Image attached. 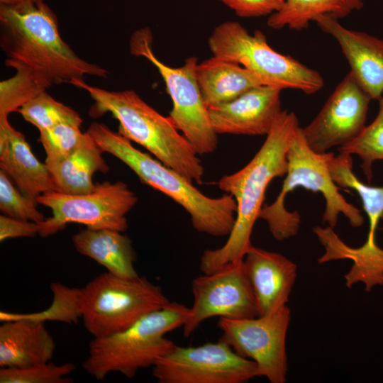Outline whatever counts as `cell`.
Wrapping results in <instances>:
<instances>
[{
	"label": "cell",
	"instance_id": "5b68a950",
	"mask_svg": "<svg viewBox=\"0 0 383 383\" xmlns=\"http://www.w3.org/2000/svg\"><path fill=\"white\" fill-rule=\"evenodd\" d=\"M189 308L177 302L151 312L128 328L89 343L84 370L97 380L118 372L133 378L140 369L153 367L176 345L165 334L183 327Z\"/></svg>",
	"mask_w": 383,
	"mask_h": 383
},
{
	"label": "cell",
	"instance_id": "9c48e42d",
	"mask_svg": "<svg viewBox=\"0 0 383 383\" xmlns=\"http://www.w3.org/2000/svg\"><path fill=\"white\" fill-rule=\"evenodd\" d=\"M152 35L148 28L136 30L130 40V51L150 61L161 75L172 101L170 118L199 155L213 152L218 146L214 131L196 77L197 58L190 57L182 66L170 67L161 62L152 49Z\"/></svg>",
	"mask_w": 383,
	"mask_h": 383
},
{
	"label": "cell",
	"instance_id": "7402d4cb",
	"mask_svg": "<svg viewBox=\"0 0 383 383\" xmlns=\"http://www.w3.org/2000/svg\"><path fill=\"white\" fill-rule=\"evenodd\" d=\"M104 152L88 133H84L76 149L62 161L47 165L57 192L70 194L91 192L96 187L92 177L96 172L106 173L109 167Z\"/></svg>",
	"mask_w": 383,
	"mask_h": 383
},
{
	"label": "cell",
	"instance_id": "8992f818",
	"mask_svg": "<svg viewBox=\"0 0 383 383\" xmlns=\"http://www.w3.org/2000/svg\"><path fill=\"white\" fill-rule=\"evenodd\" d=\"M326 153L313 150L306 142L299 126L287 151V170L282 189L276 199L262 206L260 218L266 221L274 239L283 240L295 236L299 229L301 216L298 211H289L284 205L287 195L297 187L321 193L326 206L323 222L334 228L338 216H345L350 225L359 228L365 219L361 211L340 194L328 170Z\"/></svg>",
	"mask_w": 383,
	"mask_h": 383
},
{
	"label": "cell",
	"instance_id": "9a60e30c",
	"mask_svg": "<svg viewBox=\"0 0 383 383\" xmlns=\"http://www.w3.org/2000/svg\"><path fill=\"white\" fill-rule=\"evenodd\" d=\"M282 90L260 85L231 101L208 108L214 131L217 134L267 135L282 111Z\"/></svg>",
	"mask_w": 383,
	"mask_h": 383
},
{
	"label": "cell",
	"instance_id": "5bb4252c",
	"mask_svg": "<svg viewBox=\"0 0 383 383\" xmlns=\"http://www.w3.org/2000/svg\"><path fill=\"white\" fill-rule=\"evenodd\" d=\"M372 99L349 72L338 84L319 113L302 135L318 153L327 152L352 141L365 127Z\"/></svg>",
	"mask_w": 383,
	"mask_h": 383
},
{
	"label": "cell",
	"instance_id": "7a4b0ae2",
	"mask_svg": "<svg viewBox=\"0 0 383 383\" xmlns=\"http://www.w3.org/2000/svg\"><path fill=\"white\" fill-rule=\"evenodd\" d=\"M299 126L294 112L282 111L252 160L240 170L219 179L218 188L235 200V220L225 244L203 252L200 260L203 274L243 260L252 245L251 233L260 218L267 188L273 179L287 172L289 145Z\"/></svg>",
	"mask_w": 383,
	"mask_h": 383
},
{
	"label": "cell",
	"instance_id": "d6a6232c",
	"mask_svg": "<svg viewBox=\"0 0 383 383\" xmlns=\"http://www.w3.org/2000/svg\"><path fill=\"white\" fill-rule=\"evenodd\" d=\"M244 18L271 15L279 11L284 0H218Z\"/></svg>",
	"mask_w": 383,
	"mask_h": 383
},
{
	"label": "cell",
	"instance_id": "4fadbf2b",
	"mask_svg": "<svg viewBox=\"0 0 383 383\" xmlns=\"http://www.w3.org/2000/svg\"><path fill=\"white\" fill-rule=\"evenodd\" d=\"M192 291L194 301L183 326L184 337L191 335L203 321L212 317L244 319L259 316L243 260L194 278Z\"/></svg>",
	"mask_w": 383,
	"mask_h": 383
},
{
	"label": "cell",
	"instance_id": "7c38bea8",
	"mask_svg": "<svg viewBox=\"0 0 383 383\" xmlns=\"http://www.w3.org/2000/svg\"><path fill=\"white\" fill-rule=\"evenodd\" d=\"M291 318L287 306L265 316L244 319L219 318L221 339L238 355L254 361L257 377L284 383L288 370L286 337Z\"/></svg>",
	"mask_w": 383,
	"mask_h": 383
},
{
	"label": "cell",
	"instance_id": "cb8c5ba5",
	"mask_svg": "<svg viewBox=\"0 0 383 383\" xmlns=\"http://www.w3.org/2000/svg\"><path fill=\"white\" fill-rule=\"evenodd\" d=\"M329 172L340 188L355 190L359 195L369 221L367 235L375 237L379 223L383 219V186L374 187L362 182L353 172L352 155L326 153Z\"/></svg>",
	"mask_w": 383,
	"mask_h": 383
},
{
	"label": "cell",
	"instance_id": "ba28073f",
	"mask_svg": "<svg viewBox=\"0 0 383 383\" xmlns=\"http://www.w3.org/2000/svg\"><path fill=\"white\" fill-rule=\"evenodd\" d=\"M208 45L213 56L241 65L265 85L298 89L306 94L323 87V79L316 70L277 52L261 30L250 34L238 22L226 21L216 26Z\"/></svg>",
	"mask_w": 383,
	"mask_h": 383
},
{
	"label": "cell",
	"instance_id": "6da1fadb",
	"mask_svg": "<svg viewBox=\"0 0 383 383\" xmlns=\"http://www.w3.org/2000/svg\"><path fill=\"white\" fill-rule=\"evenodd\" d=\"M0 28L6 66L30 68L51 87L86 76L106 78L109 74L79 57L62 40L57 18L44 0L0 4Z\"/></svg>",
	"mask_w": 383,
	"mask_h": 383
},
{
	"label": "cell",
	"instance_id": "44dd1931",
	"mask_svg": "<svg viewBox=\"0 0 383 383\" xmlns=\"http://www.w3.org/2000/svg\"><path fill=\"white\" fill-rule=\"evenodd\" d=\"M112 229L81 230L72 236L76 250L95 260L111 274L123 277H138L135 267L136 255L131 239Z\"/></svg>",
	"mask_w": 383,
	"mask_h": 383
},
{
	"label": "cell",
	"instance_id": "ac0fdd59",
	"mask_svg": "<svg viewBox=\"0 0 383 383\" xmlns=\"http://www.w3.org/2000/svg\"><path fill=\"white\" fill-rule=\"evenodd\" d=\"M0 168L23 194L35 201L41 194L56 191L47 165L34 155L25 135L9 118L0 120Z\"/></svg>",
	"mask_w": 383,
	"mask_h": 383
},
{
	"label": "cell",
	"instance_id": "e0dca14e",
	"mask_svg": "<svg viewBox=\"0 0 383 383\" xmlns=\"http://www.w3.org/2000/svg\"><path fill=\"white\" fill-rule=\"evenodd\" d=\"M259 316L287 306L296 279V264L284 255L252 245L243 258Z\"/></svg>",
	"mask_w": 383,
	"mask_h": 383
},
{
	"label": "cell",
	"instance_id": "1f68e13d",
	"mask_svg": "<svg viewBox=\"0 0 383 383\" xmlns=\"http://www.w3.org/2000/svg\"><path fill=\"white\" fill-rule=\"evenodd\" d=\"M37 202L18 191L11 178L0 170V210L10 217L40 223L45 218L36 207Z\"/></svg>",
	"mask_w": 383,
	"mask_h": 383
},
{
	"label": "cell",
	"instance_id": "52a82bcc",
	"mask_svg": "<svg viewBox=\"0 0 383 383\" xmlns=\"http://www.w3.org/2000/svg\"><path fill=\"white\" fill-rule=\"evenodd\" d=\"M84 325L94 338L122 331L170 301L162 289L145 277L123 278L106 272L77 289Z\"/></svg>",
	"mask_w": 383,
	"mask_h": 383
},
{
	"label": "cell",
	"instance_id": "277c9868",
	"mask_svg": "<svg viewBox=\"0 0 383 383\" xmlns=\"http://www.w3.org/2000/svg\"><path fill=\"white\" fill-rule=\"evenodd\" d=\"M103 152L126 165L140 180L161 192L189 215L194 228L214 237L228 235L233 227L237 204L229 194L212 198L193 182L157 159L135 148L131 141L104 123L94 122L87 131Z\"/></svg>",
	"mask_w": 383,
	"mask_h": 383
},
{
	"label": "cell",
	"instance_id": "ffe728a7",
	"mask_svg": "<svg viewBox=\"0 0 383 383\" xmlns=\"http://www.w3.org/2000/svg\"><path fill=\"white\" fill-rule=\"evenodd\" d=\"M196 77L208 108L231 101L253 87L265 85L241 65L213 55L196 65Z\"/></svg>",
	"mask_w": 383,
	"mask_h": 383
},
{
	"label": "cell",
	"instance_id": "484cf974",
	"mask_svg": "<svg viewBox=\"0 0 383 383\" xmlns=\"http://www.w3.org/2000/svg\"><path fill=\"white\" fill-rule=\"evenodd\" d=\"M16 74L0 82V120L17 111L24 104L51 86L33 70L23 66L13 67Z\"/></svg>",
	"mask_w": 383,
	"mask_h": 383
},
{
	"label": "cell",
	"instance_id": "d6986e66",
	"mask_svg": "<svg viewBox=\"0 0 383 383\" xmlns=\"http://www.w3.org/2000/svg\"><path fill=\"white\" fill-rule=\"evenodd\" d=\"M55 342L43 321L13 318L0 326L1 367H25L50 361Z\"/></svg>",
	"mask_w": 383,
	"mask_h": 383
},
{
	"label": "cell",
	"instance_id": "f546056e",
	"mask_svg": "<svg viewBox=\"0 0 383 383\" xmlns=\"http://www.w3.org/2000/svg\"><path fill=\"white\" fill-rule=\"evenodd\" d=\"M51 289L54 299L52 306L47 311L32 314H14L1 311V321L26 318L40 321L51 319L69 323L77 322L79 317H81L77 301V289H70L60 283H52Z\"/></svg>",
	"mask_w": 383,
	"mask_h": 383
},
{
	"label": "cell",
	"instance_id": "83f0119b",
	"mask_svg": "<svg viewBox=\"0 0 383 383\" xmlns=\"http://www.w3.org/2000/svg\"><path fill=\"white\" fill-rule=\"evenodd\" d=\"M378 101L379 110L374 120L352 141L338 148L340 153L356 155L360 158L362 170L370 182L373 162L383 160V94Z\"/></svg>",
	"mask_w": 383,
	"mask_h": 383
},
{
	"label": "cell",
	"instance_id": "d590c367",
	"mask_svg": "<svg viewBox=\"0 0 383 383\" xmlns=\"http://www.w3.org/2000/svg\"><path fill=\"white\" fill-rule=\"evenodd\" d=\"M33 1H42V0H33Z\"/></svg>",
	"mask_w": 383,
	"mask_h": 383
},
{
	"label": "cell",
	"instance_id": "f1b7e54d",
	"mask_svg": "<svg viewBox=\"0 0 383 383\" xmlns=\"http://www.w3.org/2000/svg\"><path fill=\"white\" fill-rule=\"evenodd\" d=\"M71 362L55 365L50 361L25 367H1V383H67V375L75 370Z\"/></svg>",
	"mask_w": 383,
	"mask_h": 383
},
{
	"label": "cell",
	"instance_id": "30bf717a",
	"mask_svg": "<svg viewBox=\"0 0 383 383\" xmlns=\"http://www.w3.org/2000/svg\"><path fill=\"white\" fill-rule=\"evenodd\" d=\"M36 201L52 211L50 217L38 223V235L45 238L61 231L69 223H81L90 229L124 232L128 228L126 214L135 206L138 197L126 183L118 181L97 184L87 194L50 191Z\"/></svg>",
	"mask_w": 383,
	"mask_h": 383
},
{
	"label": "cell",
	"instance_id": "603a6c76",
	"mask_svg": "<svg viewBox=\"0 0 383 383\" xmlns=\"http://www.w3.org/2000/svg\"><path fill=\"white\" fill-rule=\"evenodd\" d=\"M363 6L364 0H284L282 9L269 16L267 25L274 29L301 30L320 16L343 18Z\"/></svg>",
	"mask_w": 383,
	"mask_h": 383
},
{
	"label": "cell",
	"instance_id": "4dcf8cb0",
	"mask_svg": "<svg viewBox=\"0 0 383 383\" xmlns=\"http://www.w3.org/2000/svg\"><path fill=\"white\" fill-rule=\"evenodd\" d=\"M80 125L62 123L40 131L39 142L46 154L45 163L57 164L67 157L78 146L84 133Z\"/></svg>",
	"mask_w": 383,
	"mask_h": 383
},
{
	"label": "cell",
	"instance_id": "4316f807",
	"mask_svg": "<svg viewBox=\"0 0 383 383\" xmlns=\"http://www.w3.org/2000/svg\"><path fill=\"white\" fill-rule=\"evenodd\" d=\"M17 111L39 131L62 123L78 125L82 123L75 110L55 100L46 91L27 101Z\"/></svg>",
	"mask_w": 383,
	"mask_h": 383
},
{
	"label": "cell",
	"instance_id": "8fae6325",
	"mask_svg": "<svg viewBox=\"0 0 383 383\" xmlns=\"http://www.w3.org/2000/svg\"><path fill=\"white\" fill-rule=\"evenodd\" d=\"M160 383H244L257 377L251 360L221 338L196 347L174 348L152 367Z\"/></svg>",
	"mask_w": 383,
	"mask_h": 383
},
{
	"label": "cell",
	"instance_id": "e575fe53",
	"mask_svg": "<svg viewBox=\"0 0 383 383\" xmlns=\"http://www.w3.org/2000/svg\"><path fill=\"white\" fill-rule=\"evenodd\" d=\"M23 0H0V4L7 5V6H12L16 5Z\"/></svg>",
	"mask_w": 383,
	"mask_h": 383
},
{
	"label": "cell",
	"instance_id": "2e32d148",
	"mask_svg": "<svg viewBox=\"0 0 383 383\" xmlns=\"http://www.w3.org/2000/svg\"><path fill=\"white\" fill-rule=\"evenodd\" d=\"M314 22L338 42L350 72L372 100H379L383 94V39L348 29L328 15L318 16Z\"/></svg>",
	"mask_w": 383,
	"mask_h": 383
},
{
	"label": "cell",
	"instance_id": "3957f363",
	"mask_svg": "<svg viewBox=\"0 0 383 383\" xmlns=\"http://www.w3.org/2000/svg\"><path fill=\"white\" fill-rule=\"evenodd\" d=\"M69 84L89 94L94 101L89 111L92 117L110 113L119 122V133L190 182H203L204 167L199 154L170 116L160 114L133 90L109 91L79 78Z\"/></svg>",
	"mask_w": 383,
	"mask_h": 383
},
{
	"label": "cell",
	"instance_id": "836d02e7",
	"mask_svg": "<svg viewBox=\"0 0 383 383\" xmlns=\"http://www.w3.org/2000/svg\"><path fill=\"white\" fill-rule=\"evenodd\" d=\"M38 223L0 216V241L15 238H33L39 234Z\"/></svg>",
	"mask_w": 383,
	"mask_h": 383
},
{
	"label": "cell",
	"instance_id": "d4e9b609",
	"mask_svg": "<svg viewBox=\"0 0 383 383\" xmlns=\"http://www.w3.org/2000/svg\"><path fill=\"white\" fill-rule=\"evenodd\" d=\"M327 261L348 259L353 261L350 270L345 274V285L351 288L362 282L370 292L376 286H383V252L376 257L362 255L357 248L345 244L337 234L328 238L324 245Z\"/></svg>",
	"mask_w": 383,
	"mask_h": 383
}]
</instances>
